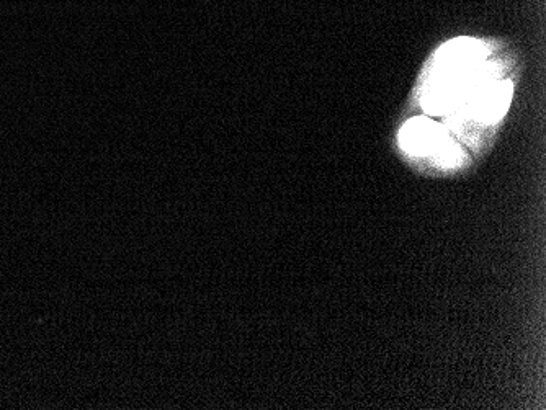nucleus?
I'll return each instance as SVG.
<instances>
[{"label": "nucleus", "instance_id": "1", "mask_svg": "<svg viewBox=\"0 0 546 410\" xmlns=\"http://www.w3.org/2000/svg\"><path fill=\"white\" fill-rule=\"evenodd\" d=\"M448 141L444 130L434 121L427 118H414L404 126L401 133V144L404 151L414 156H429L442 148V144Z\"/></svg>", "mask_w": 546, "mask_h": 410}, {"label": "nucleus", "instance_id": "2", "mask_svg": "<svg viewBox=\"0 0 546 410\" xmlns=\"http://www.w3.org/2000/svg\"><path fill=\"white\" fill-rule=\"evenodd\" d=\"M512 97V85L504 82L501 85L479 82L471 95L470 105L475 108V115L481 120L494 121L506 113Z\"/></svg>", "mask_w": 546, "mask_h": 410}]
</instances>
